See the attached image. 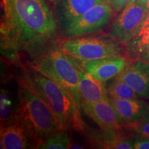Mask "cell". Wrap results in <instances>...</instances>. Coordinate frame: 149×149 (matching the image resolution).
I'll return each instance as SVG.
<instances>
[{
    "instance_id": "obj_7",
    "label": "cell",
    "mask_w": 149,
    "mask_h": 149,
    "mask_svg": "<svg viewBox=\"0 0 149 149\" xmlns=\"http://www.w3.org/2000/svg\"><path fill=\"white\" fill-rule=\"evenodd\" d=\"M112 13L111 4L102 1L63 28V33L66 38H72L96 32L107 25Z\"/></svg>"
},
{
    "instance_id": "obj_4",
    "label": "cell",
    "mask_w": 149,
    "mask_h": 149,
    "mask_svg": "<svg viewBox=\"0 0 149 149\" xmlns=\"http://www.w3.org/2000/svg\"><path fill=\"white\" fill-rule=\"evenodd\" d=\"M15 117L32 132L38 142V146L62 130L49 106L22 81L19 84Z\"/></svg>"
},
{
    "instance_id": "obj_19",
    "label": "cell",
    "mask_w": 149,
    "mask_h": 149,
    "mask_svg": "<svg viewBox=\"0 0 149 149\" xmlns=\"http://www.w3.org/2000/svg\"><path fill=\"white\" fill-rule=\"evenodd\" d=\"M1 122L4 124L14 119L16 110H14L13 101L9 95L8 91L1 89Z\"/></svg>"
},
{
    "instance_id": "obj_8",
    "label": "cell",
    "mask_w": 149,
    "mask_h": 149,
    "mask_svg": "<svg viewBox=\"0 0 149 149\" xmlns=\"http://www.w3.org/2000/svg\"><path fill=\"white\" fill-rule=\"evenodd\" d=\"M0 148L3 149L37 148L38 142L32 132L17 117L1 124Z\"/></svg>"
},
{
    "instance_id": "obj_18",
    "label": "cell",
    "mask_w": 149,
    "mask_h": 149,
    "mask_svg": "<svg viewBox=\"0 0 149 149\" xmlns=\"http://www.w3.org/2000/svg\"><path fill=\"white\" fill-rule=\"evenodd\" d=\"M70 145L69 136L66 130H61L51 136L41 144L37 148L40 149H66Z\"/></svg>"
},
{
    "instance_id": "obj_27",
    "label": "cell",
    "mask_w": 149,
    "mask_h": 149,
    "mask_svg": "<svg viewBox=\"0 0 149 149\" xmlns=\"http://www.w3.org/2000/svg\"><path fill=\"white\" fill-rule=\"evenodd\" d=\"M147 8L149 10V0H148V1H147Z\"/></svg>"
},
{
    "instance_id": "obj_14",
    "label": "cell",
    "mask_w": 149,
    "mask_h": 149,
    "mask_svg": "<svg viewBox=\"0 0 149 149\" xmlns=\"http://www.w3.org/2000/svg\"><path fill=\"white\" fill-rule=\"evenodd\" d=\"M73 62V61H72ZM79 77V95L81 103H94L109 97L106 83L96 79L81 65L75 64Z\"/></svg>"
},
{
    "instance_id": "obj_17",
    "label": "cell",
    "mask_w": 149,
    "mask_h": 149,
    "mask_svg": "<svg viewBox=\"0 0 149 149\" xmlns=\"http://www.w3.org/2000/svg\"><path fill=\"white\" fill-rule=\"evenodd\" d=\"M109 96L122 99H141L130 86L117 76L107 87Z\"/></svg>"
},
{
    "instance_id": "obj_24",
    "label": "cell",
    "mask_w": 149,
    "mask_h": 149,
    "mask_svg": "<svg viewBox=\"0 0 149 149\" xmlns=\"http://www.w3.org/2000/svg\"><path fill=\"white\" fill-rule=\"evenodd\" d=\"M138 1H139L141 3H144V4H146L147 6V1H148V0H138Z\"/></svg>"
},
{
    "instance_id": "obj_11",
    "label": "cell",
    "mask_w": 149,
    "mask_h": 149,
    "mask_svg": "<svg viewBox=\"0 0 149 149\" xmlns=\"http://www.w3.org/2000/svg\"><path fill=\"white\" fill-rule=\"evenodd\" d=\"M118 77L130 86L139 97L149 100V62L129 61Z\"/></svg>"
},
{
    "instance_id": "obj_15",
    "label": "cell",
    "mask_w": 149,
    "mask_h": 149,
    "mask_svg": "<svg viewBox=\"0 0 149 149\" xmlns=\"http://www.w3.org/2000/svg\"><path fill=\"white\" fill-rule=\"evenodd\" d=\"M103 0H61L57 3V13L61 28L71 23Z\"/></svg>"
},
{
    "instance_id": "obj_20",
    "label": "cell",
    "mask_w": 149,
    "mask_h": 149,
    "mask_svg": "<svg viewBox=\"0 0 149 149\" xmlns=\"http://www.w3.org/2000/svg\"><path fill=\"white\" fill-rule=\"evenodd\" d=\"M124 128L137 137L149 138V119L122 125Z\"/></svg>"
},
{
    "instance_id": "obj_5",
    "label": "cell",
    "mask_w": 149,
    "mask_h": 149,
    "mask_svg": "<svg viewBox=\"0 0 149 149\" xmlns=\"http://www.w3.org/2000/svg\"><path fill=\"white\" fill-rule=\"evenodd\" d=\"M69 57L81 62L122 55V45L111 35L80 36L59 41Z\"/></svg>"
},
{
    "instance_id": "obj_3",
    "label": "cell",
    "mask_w": 149,
    "mask_h": 149,
    "mask_svg": "<svg viewBox=\"0 0 149 149\" xmlns=\"http://www.w3.org/2000/svg\"><path fill=\"white\" fill-rule=\"evenodd\" d=\"M21 81L49 106L62 130L73 127L79 132L84 131L85 125L80 118L79 110L66 89L33 68L23 72Z\"/></svg>"
},
{
    "instance_id": "obj_22",
    "label": "cell",
    "mask_w": 149,
    "mask_h": 149,
    "mask_svg": "<svg viewBox=\"0 0 149 149\" xmlns=\"http://www.w3.org/2000/svg\"><path fill=\"white\" fill-rule=\"evenodd\" d=\"M135 149H149V138L137 137L134 142Z\"/></svg>"
},
{
    "instance_id": "obj_9",
    "label": "cell",
    "mask_w": 149,
    "mask_h": 149,
    "mask_svg": "<svg viewBox=\"0 0 149 149\" xmlns=\"http://www.w3.org/2000/svg\"><path fill=\"white\" fill-rule=\"evenodd\" d=\"M87 137L91 145L107 149H133L135 139L124 127L120 130H89Z\"/></svg>"
},
{
    "instance_id": "obj_1",
    "label": "cell",
    "mask_w": 149,
    "mask_h": 149,
    "mask_svg": "<svg viewBox=\"0 0 149 149\" xmlns=\"http://www.w3.org/2000/svg\"><path fill=\"white\" fill-rule=\"evenodd\" d=\"M1 43L29 51L53 39L57 24L44 0H1Z\"/></svg>"
},
{
    "instance_id": "obj_26",
    "label": "cell",
    "mask_w": 149,
    "mask_h": 149,
    "mask_svg": "<svg viewBox=\"0 0 149 149\" xmlns=\"http://www.w3.org/2000/svg\"><path fill=\"white\" fill-rule=\"evenodd\" d=\"M103 1H106V2H107V3H110L111 2V1H112V0H103Z\"/></svg>"
},
{
    "instance_id": "obj_13",
    "label": "cell",
    "mask_w": 149,
    "mask_h": 149,
    "mask_svg": "<svg viewBox=\"0 0 149 149\" xmlns=\"http://www.w3.org/2000/svg\"><path fill=\"white\" fill-rule=\"evenodd\" d=\"M109 98L122 125L144 120L149 114V103L143 99Z\"/></svg>"
},
{
    "instance_id": "obj_2",
    "label": "cell",
    "mask_w": 149,
    "mask_h": 149,
    "mask_svg": "<svg viewBox=\"0 0 149 149\" xmlns=\"http://www.w3.org/2000/svg\"><path fill=\"white\" fill-rule=\"evenodd\" d=\"M28 52L32 57L31 68L66 89L80 110L79 77L77 68L62 49L59 41L52 39Z\"/></svg>"
},
{
    "instance_id": "obj_21",
    "label": "cell",
    "mask_w": 149,
    "mask_h": 149,
    "mask_svg": "<svg viewBox=\"0 0 149 149\" xmlns=\"http://www.w3.org/2000/svg\"><path fill=\"white\" fill-rule=\"evenodd\" d=\"M133 0H112L110 4L113 8V10L117 13L123 10Z\"/></svg>"
},
{
    "instance_id": "obj_10",
    "label": "cell",
    "mask_w": 149,
    "mask_h": 149,
    "mask_svg": "<svg viewBox=\"0 0 149 149\" xmlns=\"http://www.w3.org/2000/svg\"><path fill=\"white\" fill-rule=\"evenodd\" d=\"M81 109L102 130H120L123 127L109 97L94 103H81Z\"/></svg>"
},
{
    "instance_id": "obj_25",
    "label": "cell",
    "mask_w": 149,
    "mask_h": 149,
    "mask_svg": "<svg viewBox=\"0 0 149 149\" xmlns=\"http://www.w3.org/2000/svg\"><path fill=\"white\" fill-rule=\"evenodd\" d=\"M49 1H51V2H57L58 3L59 1H60L61 0H48Z\"/></svg>"
},
{
    "instance_id": "obj_6",
    "label": "cell",
    "mask_w": 149,
    "mask_h": 149,
    "mask_svg": "<svg viewBox=\"0 0 149 149\" xmlns=\"http://www.w3.org/2000/svg\"><path fill=\"white\" fill-rule=\"evenodd\" d=\"M148 13L146 4L133 0L115 19L110 35L126 47L139 33Z\"/></svg>"
},
{
    "instance_id": "obj_28",
    "label": "cell",
    "mask_w": 149,
    "mask_h": 149,
    "mask_svg": "<svg viewBox=\"0 0 149 149\" xmlns=\"http://www.w3.org/2000/svg\"><path fill=\"white\" fill-rule=\"evenodd\" d=\"M145 119H149V114L148 115V116H147Z\"/></svg>"
},
{
    "instance_id": "obj_12",
    "label": "cell",
    "mask_w": 149,
    "mask_h": 149,
    "mask_svg": "<svg viewBox=\"0 0 149 149\" xmlns=\"http://www.w3.org/2000/svg\"><path fill=\"white\" fill-rule=\"evenodd\" d=\"M79 61L81 63L80 65L93 77L102 82L107 83L109 80L117 77L124 70L129 60L126 56L120 55L85 62Z\"/></svg>"
},
{
    "instance_id": "obj_16",
    "label": "cell",
    "mask_w": 149,
    "mask_h": 149,
    "mask_svg": "<svg viewBox=\"0 0 149 149\" xmlns=\"http://www.w3.org/2000/svg\"><path fill=\"white\" fill-rule=\"evenodd\" d=\"M125 56L129 61L140 60L149 62V31L136 36L126 46Z\"/></svg>"
},
{
    "instance_id": "obj_23",
    "label": "cell",
    "mask_w": 149,
    "mask_h": 149,
    "mask_svg": "<svg viewBox=\"0 0 149 149\" xmlns=\"http://www.w3.org/2000/svg\"><path fill=\"white\" fill-rule=\"evenodd\" d=\"M149 31V13L148 15L146 17V19H145V21L143 24L142 26H141L140 31L138 34H137V36H140V35H142L145 34V33H148Z\"/></svg>"
}]
</instances>
